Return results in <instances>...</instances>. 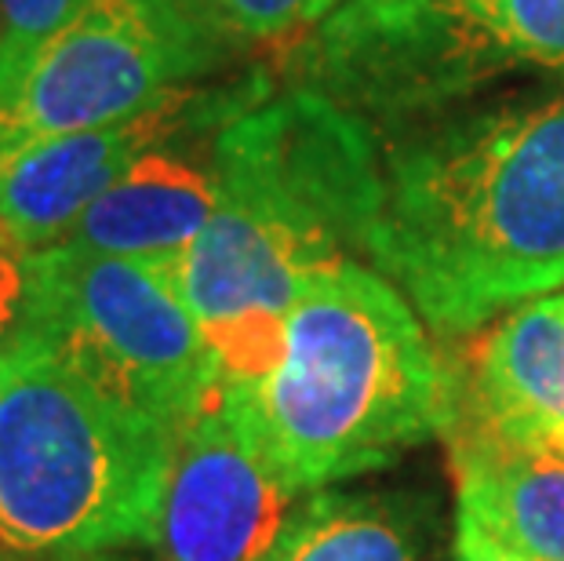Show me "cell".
Returning a JSON list of instances; mask_svg holds the SVG:
<instances>
[{
	"label": "cell",
	"instance_id": "obj_1",
	"mask_svg": "<svg viewBox=\"0 0 564 561\" xmlns=\"http://www.w3.org/2000/svg\"><path fill=\"white\" fill-rule=\"evenodd\" d=\"M212 164V219L161 270L197 317L223 384H256L281 365L303 284L365 256L382 150L361 117L284 88L215 131Z\"/></svg>",
	"mask_w": 564,
	"mask_h": 561
},
{
	"label": "cell",
	"instance_id": "obj_2",
	"mask_svg": "<svg viewBox=\"0 0 564 561\" xmlns=\"http://www.w3.org/2000/svg\"><path fill=\"white\" fill-rule=\"evenodd\" d=\"M365 259L441 336L561 292L564 88L401 128Z\"/></svg>",
	"mask_w": 564,
	"mask_h": 561
},
{
	"label": "cell",
	"instance_id": "obj_3",
	"mask_svg": "<svg viewBox=\"0 0 564 561\" xmlns=\"http://www.w3.org/2000/svg\"><path fill=\"white\" fill-rule=\"evenodd\" d=\"M226 412L299 499L448 434L455 368L398 284L361 259L314 273L267 379L223 384Z\"/></svg>",
	"mask_w": 564,
	"mask_h": 561
},
{
	"label": "cell",
	"instance_id": "obj_4",
	"mask_svg": "<svg viewBox=\"0 0 564 561\" xmlns=\"http://www.w3.org/2000/svg\"><path fill=\"white\" fill-rule=\"evenodd\" d=\"M178 434L26 332L0 343V547L84 561L158 547Z\"/></svg>",
	"mask_w": 564,
	"mask_h": 561
},
{
	"label": "cell",
	"instance_id": "obj_5",
	"mask_svg": "<svg viewBox=\"0 0 564 561\" xmlns=\"http://www.w3.org/2000/svg\"><path fill=\"white\" fill-rule=\"evenodd\" d=\"M521 74L564 80V0H343L281 52L288 88L398 128Z\"/></svg>",
	"mask_w": 564,
	"mask_h": 561
},
{
	"label": "cell",
	"instance_id": "obj_6",
	"mask_svg": "<svg viewBox=\"0 0 564 561\" xmlns=\"http://www.w3.org/2000/svg\"><path fill=\"white\" fill-rule=\"evenodd\" d=\"M91 387L178 438L219 401L223 373L161 267L52 245L30 256L22 325Z\"/></svg>",
	"mask_w": 564,
	"mask_h": 561
},
{
	"label": "cell",
	"instance_id": "obj_7",
	"mask_svg": "<svg viewBox=\"0 0 564 561\" xmlns=\"http://www.w3.org/2000/svg\"><path fill=\"white\" fill-rule=\"evenodd\" d=\"M175 0H84L0 95V164L47 139L117 125L226 63Z\"/></svg>",
	"mask_w": 564,
	"mask_h": 561
},
{
	"label": "cell",
	"instance_id": "obj_8",
	"mask_svg": "<svg viewBox=\"0 0 564 561\" xmlns=\"http://www.w3.org/2000/svg\"><path fill=\"white\" fill-rule=\"evenodd\" d=\"M270 95L267 74H251L234 88H178L117 125L47 139L15 153L0 164V230L30 252L63 245L84 212L139 158L200 128H226Z\"/></svg>",
	"mask_w": 564,
	"mask_h": 561
},
{
	"label": "cell",
	"instance_id": "obj_9",
	"mask_svg": "<svg viewBox=\"0 0 564 561\" xmlns=\"http://www.w3.org/2000/svg\"><path fill=\"white\" fill-rule=\"evenodd\" d=\"M295 507L299 496L288 493L219 393L178 438L158 547L167 561H256Z\"/></svg>",
	"mask_w": 564,
	"mask_h": 561
},
{
	"label": "cell",
	"instance_id": "obj_10",
	"mask_svg": "<svg viewBox=\"0 0 564 561\" xmlns=\"http://www.w3.org/2000/svg\"><path fill=\"white\" fill-rule=\"evenodd\" d=\"M448 431L564 456V292L507 310L477 339L470 368H455Z\"/></svg>",
	"mask_w": 564,
	"mask_h": 561
},
{
	"label": "cell",
	"instance_id": "obj_11",
	"mask_svg": "<svg viewBox=\"0 0 564 561\" xmlns=\"http://www.w3.org/2000/svg\"><path fill=\"white\" fill-rule=\"evenodd\" d=\"M215 201L219 179L212 158L197 161L167 142L131 164L77 219L63 245L167 267L200 237Z\"/></svg>",
	"mask_w": 564,
	"mask_h": 561
},
{
	"label": "cell",
	"instance_id": "obj_12",
	"mask_svg": "<svg viewBox=\"0 0 564 561\" xmlns=\"http://www.w3.org/2000/svg\"><path fill=\"white\" fill-rule=\"evenodd\" d=\"M459 515L528 561H564V456L448 431Z\"/></svg>",
	"mask_w": 564,
	"mask_h": 561
},
{
	"label": "cell",
	"instance_id": "obj_13",
	"mask_svg": "<svg viewBox=\"0 0 564 561\" xmlns=\"http://www.w3.org/2000/svg\"><path fill=\"white\" fill-rule=\"evenodd\" d=\"M256 561H419L408 521L376 496L314 493Z\"/></svg>",
	"mask_w": 564,
	"mask_h": 561
},
{
	"label": "cell",
	"instance_id": "obj_14",
	"mask_svg": "<svg viewBox=\"0 0 564 561\" xmlns=\"http://www.w3.org/2000/svg\"><path fill=\"white\" fill-rule=\"evenodd\" d=\"M226 52L278 47L288 52L317 30L343 0H175Z\"/></svg>",
	"mask_w": 564,
	"mask_h": 561
},
{
	"label": "cell",
	"instance_id": "obj_15",
	"mask_svg": "<svg viewBox=\"0 0 564 561\" xmlns=\"http://www.w3.org/2000/svg\"><path fill=\"white\" fill-rule=\"evenodd\" d=\"M84 0H0V95L74 19Z\"/></svg>",
	"mask_w": 564,
	"mask_h": 561
},
{
	"label": "cell",
	"instance_id": "obj_16",
	"mask_svg": "<svg viewBox=\"0 0 564 561\" xmlns=\"http://www.w3.org/2000/svg\"><path fill=\"white\" fill-rule=\"evenodd\" d=\"M30 248L0 230V343L11 339L22 325L30 295Z\"/></svg>",
	"mask_w": 564,
	"mask_h": 561
},
{
	"label": "cell",
	"instance_id": "obj_17",
	"mask_svg": "<svg viewBox=\"0 0 564 561\" xmlns=\"http://www.w3.org/2000/svg\"><path fill=\"white\" fill-rule=\"evenodd\" d=\"M452 561H528L518 551H510L507 543H499L496 536L485 532L474 518H466L455 510V543Z\"/></svg>",
	"mask_w": 564,
	"mask_h": 561
},
{
	"label": "cell",
	"instance_id": "obj_18",
	"mask_svg": "<svg viewBox=\"0 0 564 561\" xmlns=\"http://www.w3.org/2000/svg\"><path fill=\"white\" fill-rule=\"evenodd\" d=\"M117 561H167V558L161 554V558H117Z\"/></svg>",
	"mask_w": 564,
	"mask_h": 561
},
{
	"label": "cell",
	"instance_id": "obj_19",
	"mask_svg": "<svg viewBox=\"0 0 564 561\" xmlns=\"http://www.w3.org/2000/svg\"><path fill=\"white\" fill-rule=\"evenodd\" d=\"M0 561H15V554H11V551H4V547H0Z\"/></svg>",
	"mask_w": 564,
	"mask_h": 561
}]
</instances>
